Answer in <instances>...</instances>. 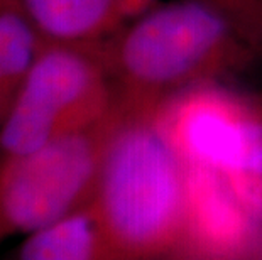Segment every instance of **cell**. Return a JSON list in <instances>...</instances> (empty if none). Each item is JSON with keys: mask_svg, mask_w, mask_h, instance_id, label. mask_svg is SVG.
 Returning <instances> with one entry per match:
<instances>
[{"mask_svg": "<svg viewBox=\"0 0 262 260\" xmlns=\"http://www.w3.org/2000/svg\"><path fill=\"white\" fill-rule=\"evenodd\" d=\"M100 49L119 103L152 110L262 59L241 24L206 0L156 2Z\"/></svg>", "mask_w": 262, "mask_h": 260, "instance_id": "obj_1", "label": "cell"}, {"mask_svg": "<svg viewBox=\"0 0 262 260\" xmlns=\"http://www.w3.org/2000/svg\"><path fill=\"white\" fill-rule=\"evenodd\" d=\"M188 191L189 164L161 110L120 105L92 201L117 258L147 260L185 247Z\"/></svg>", "mask_w": 262, "mask_h": 260, "instance_id": "obj_2", "label": "cell"}, {"mask_svg": "<svg viewBox=\"0 0 262 260\" xmlns=\"http://www.w3.org/2000/svg\"><path fill=\"white\" fill-rule=\"evenodd\" d=\"M119 107L100 46L44 41L0 125V156L31 152Z\"/></svg>", "mask_w": 262, "mask_h": 260, "instance_id": "obj_3", "label": "cell"}, {"mask_svg": "<svg viewBox=\"0 0 262 260\" xmlns=\"http://www.w3.org/2000/svg\"><path fill=\"white\" fill-rule=\"evenodd\" d=\"M120 105L107 119L19 156H0V243L93 201Z\"/></svg>", "mask_w": 262, "mask_h": 260, "instance_id": "obj_4", "label": "cell"}, {"mask_svg": "<svg viewBox=\"0 0 262 260\" xmlns=\"http://www.w3.org/2000/svg\"><path fill=\"white\" fill-rule=\"evenodd\" d=\"M161 119L189 164L262 179V97L206 85L169 102Z\"/></svg>", "mask_w": 262, "mask_h": 260, "instance_id": "obj_5", "label": "cell"}, {"mask_svg": "<svg viewBox=\"0 0 262 260\" xmlns=\"http://www.w3.org/2000/svg\"><path fill=\"white\" fill-rule=\"evenodd\" d=\"M260 223L262 201L252 182L189 164L185 248L210 260H242Z\"/></svg>", "mask_w": 262, "mask_h": 260, "instance_id": "obj_6", "label": "cell"}, {"mask_svg": "<svg viewBox=\"0 0 262 260\" xmlns=\"http://www.w3.org/2000/svg\"><path fill=\"white\" fill-rule=\"evenodd\" d=\"M159 0H20L44 41L102 46Z\"/></svg>", "mask_w": 262, "mask_h": 260, "instance_id": "obj_7", "label": "cell"}, {"mask_svg": "<svg viewBox=\"0 0 262 260\" xmlns=\"http://www.w3.org/2000/svg\"><path fill=\"white\" fill-rule=\"evenodd\" d=\"M15 260H119L93 203L24 237Z\"/></svg>", "mask_w": 262, "mask_h": 260, "instance_id": "obj_8", "label": "cell"}, {"mask_svg": "<svg viewBox=\"0 0 262 260\" xmlns=\"http://www.w3.org/2000/svg\"><path fill=\"white\" fill-rule=\"evenodd\" d=\"M42 42L20 0L0 9V125L24 85Z\"/></svg>", "mask_w": 262, "mask_h": 260, "instance_id": "obj_9", "label": "cell"}, {"mask_svg": "<svg viewBox=\"0 0 262 260\" xmlns=\"http://www.w3.org/2000/svg\"><path fill=\"white\" fill-rule=\"evenodd\" d=\"M224 10L262 49V0H206Z\"/></svg>", "mask_w": 262, "mask_h": 260, "instance_id": "obj_10", "label": "cell"}, {"mask_svg": "<svg viewBox=\"0 0 262 260\" xmlns=\"http://www.w3.org/2000/svg\"><path fill=\"white\" fill-rule=\"evenodd\" d=\"M147 260H210V258L202 257L200 253L193 252V250H188V248L183 247V248H180V250L163 253V255H158V257H152V258H147Z\"/></svg>", "mask_w": 262, "mask_h": 260, "instance_id": "obj_11", "label": "cell"}, {"mask_svg": "<svg viewBox=\"0 0 262 260\" xmlns=\"http://www.w3.org/2000/svg\"><path fill=\"white\" fill-rule=\"evenodd\" d=\"M14 2H17V0H0V9H2V7H7V5L14 4Z\"/></svg>", "mask_w": 262, "mask_h": 260, "instance_id": "obj_12", "label": "cell"}]
</instances>
